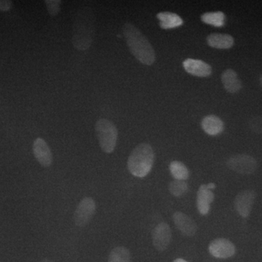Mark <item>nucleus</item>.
Listing matches in <instances>:
<instances>
[{"label":"nucleus","instance_id":"obj_1","mask_svg":"<svg viewBox=\"0 0 262 262\" xmlns=\"http://www.w3.org/2000/svg\"><path fill=\"white\" fill-rule=\"evenodd\" d=\"M94 36V11L89 7H84L76 13L72 37L74 47L78 51H87L92 46Z\"/></svg>","mask_w":262,"mask_h":262},{"label":"nucleus","instance_id":"obj_2","mask_svg":"<svg viewBox=\"0 0 262 262\" xmlns=\"http://www.w3.org/2000/svg\"><path fill=\"white\" fill-rule=\"evenodd\" d=\"M124 37L133 56L143 64L150 66L155 61V52L147 38L135 26L125 24L122 28Z\"/></svg>","mask_w":262,"mask_h":262},{"label":"nucleus","instance_id":"obj_3","mask_svg":"<svg viewBox=\"0 0 262 262\" xmlns=\"http://www.w3.org/2000/svg\"><path fill=\"white\" fill-rule=\"evenodd\" d=\"M155 161L152 147L146 143H141L130 153L127 159V168L134 177L144 178L151 171Z\"/></svg>","mask_w":262,"mask_h":262},{"label":"nucleus","instance_id":"obj_4","mask_svg":"<svg viewBox=\"0 0 262 262\" xmlns=\"http://www.w3.org/2000/svg\"><path fill=\"white\" fill-rule=\"evenodd\" d=\"M99 145L104 152H113L117 145L118 131L115 124L107 119H100L95 126Z\"/></svg>","mask_w":262,"mask_h":262},{"label":"nucleus","instance_id":"obj_5","mask_svg":"<svg viewBox=\"0 0 262 262\" xmlns=\"http://www.w3.org/2000/svg\"><path fill=\"white\" fill-rule=\"evenodd\" d=\"M227 167L236 173L250 175L256 172L258 163L256 159L249 155H236L231 157L227 163Z\"/></svg>","mask_w":262,"mask_h":262},{"label":"nucleus","instance_id":"obj_6","mask_svg":"<svg viewBox=\"0 0 262 262\" xmlns=\"http://www.w3.org/2000/svg\"><path fill=\"white\" fill-rule=\"evenodd\" d=\"M96 211V202L92 198H84L76 208L74 220L79 227H85L94 216Z\"/></svg>","mask_w":262,"mask_h":262},{"label":"nucleus","instance_id":"obj_7","mask_svg":"<svg viewBox=\"0 0 262 262\" xmlns=\"http://www.w3.org/2000/svg\"><path fill=\"white\" fill-rule=\"evenodd\" d=\"M256 198V192L252 189H246L237 194L234 199V208L241 216L247 218L251 214Z\"/></svg>","mask_w":262,"mask_h":262},{"label":"nucleus","instance_id":"obj_8","mask_svg":"<svg viewBox=\"0 0 262 262\" xmlns=\"http://www.w3.org/2000/svg\"><path fill=\"white\" fill-rule=\"evenodd\" d=\"M208 251L212 256L218 258H228L235 254L233 243L226 238H216L210 243Z\"/></svg>","mask_w":262,"mask_h":262},{"label":"nucleus","instance_id":"obj_9","mask_svg":"<svg viewBox=\"0 0 262 262\" xmlns=\"http://www.w3.org/2000/svg\"><path fill=\"white\" fill-rule=\"evenodd\" d=\"M171 238V229L168 224L161 222L155 227L152 232V242L158 251H165L168 248Z\"/></svg>","mask_w":262,"mask_h":262},{"label":"nucleus","instance_id":"obj_10","mask_svg":"<svg viewBox=\"0 0 262 262\" xmlns=\"http://www.w3.org/2000/svg\"><path fill=\"white\" fill-rule=\"evenodd\" d=\"M33 153L38 163L43 167L51 166L53 163V155L46 141L42 138H37L33 144Z\"/></svg>","mask_w":262,"mask_h":262},{"label":"nucleus","instance_id":"obj_11","mask_svg":"<svg viewBox=\"0 0 262 262\" xmlns=\"http://www.w3.org/2000/svg\"><path fill=\"white\" fill-rule=\"evenodd\" d=\"M173 220L177 229L184 235L192 237L196 234V231H198V226H196L195 222L186 213L181 211L175 212L173 215Z\"/></svg>","mask_w":262,"mask_h":262},{"label":"nucleus","instance_id":"obj_12","mask_svg":"<svg viewBox=\"0 0 262 262\" xmlns=\"http://www.w3.org/2000/svg\"><path fill=\"white\" fill-rule=\"evenodd\" d=\"M183 67L188 73L200 77H206L211 75V66L201 60L187 58L183 62Z\"/></svg>","mask_w":262,"mask_h":262},{"label":"nucleus","instance_id":"obj_13","mask_svg":"<svg viewBox=\"0 0 262 262\" xmlns=\"http://www.w3.org/2000/svg\"><path fill=\"white\" fill-rule=\"evenodd\" d=\"M214 196L213 192L207 187V184H202L196 194V207L201 215H205L209 213Z\"/></svg>","mask_w":262,"mask_h":262},{"label":"nucleus","instance_id":"obj_14","mask_svg":"<svg viewBox=\"0 0 262 262\" xmlns=\"http://www.w3.org/2000/svg\"><path fill=\"white\" fill-rule=\"evenodd\" d=\"M208 46L216 49H229L234 46V38L227 34L213 33L207 37Z\"/></svg>","mask_w":262,"mask_h":262},{"label":"nucleus","instance_id":"obj_15","mask_svg":"<svg viewBox=\"0 0 262 262\" xmlns=\"http://www.w3.org/2000/svg\"><path fill=\"white\" fill-rule=\"evenodd\" d=\"M203 130L210 136H216L224 130V122L220 117L211 115L205 117L201 122Z\"/></svg>","mask_w":262,"mask_h":262},{"label":"nucleus","instance_id":"obj_16","mask_svg":"<svg viewBox=\"0 0 262 262\" xmlns=\"http://www.w3.org/2000/svg\"><path fill=\"white\" fill-rule=\"evenodd\" d=\"M222 82L227 92L235 94L239 92L242 88V83L237 77V73L233 70H225L222 75Z\"/></svg>","mask_w":262,"mask_h":262},{"label":"nucleus","instance_id":"obj_17","mask_svg":"<svg viewBox=\"0 0 262 262\" xmlns=\"http://www.w3.org/2000/svg\"><path fill=\"white\" fill-rule=\"evenodd\" d=\"M157 17L159 19L160 27L163 29L177 28L183 24L182 18L179 15L170 12L158 13Z\"/></svg>","mask_w":262,"mask_h":262},{"label":"nucleus","instance_id":"obj_18","mask_svg":"<svg viewBox=\"0 0 262 262\" xmlns=\"http://www.w3.org/2000/svg\"><path fill=\"white\" fill-rule=\"evenodd\" d=\"M169 170L176 180L186 181L189 177L187 167L180 161H172L169 165Z\"/></svg>","mask_w":262,"mask_h":262},{"label":"nucleus","instance_id":"obj_19","mask_svg":"<svg viewBox=\"0 0 262 262\" xmlns=\"http://www.w3.org/2000/svg\"><path fill=\"white\" fill-rule=\"evenodd\" d=\"M225 13L221 11L206 13L201 15V20L203 23L215 27H223L225 24Z\"/></svg>","mask_w":262,"mask_h":262},{"label":"nucleus","instance_id":"obj_20","mask_svg":"<svg viewBox=\"0 0 262 262\" xmlns=\"http://www.w3.org/2000/svg\"><path fill=\"white\" fill-rule=\"evenodd\" d=\"M108 262H130V251L123 246L115 248L110 252Z\"/></svg>","mask_w":262,"mask_h":262},{"label":"nucleus","instance_id":"obj_21","mask_svg":"<svg viewBox=\"0 0 262 262\" xmlns=\"http://www.w3.org/2000/svg\"><path fill=\"white\" fill-rule=\"evenodd\" d=\"M169 191L175 196L184 195L189 190V186L185 181L173 180L169 184Z\"/></svg>","mask_w":262,"mask_h":262},{"label":"nucleus","instance_id":"obj_22","mask_svg":"<svg viewBox=\"0 0 262 262\" xmlns=\"http://www.w3.org/2000/svg\"><path fill=\"white\" fill-rule=\"evenodd\" d=\"M61 3L60 0H46V5L49 14L51 16H56L61 11Z\"/></svg>","mask_w":262,"mask_h":262},{"label":"nucleus","instance_id":"obj_23","mask_svg":"<svg viewBox=\"0 0 262 262\" xmlns=\"http://www.w3.org/2000/svg\"><path fill=\"white\" fill-rule=\"evenodd\" d=\"M250 129L253 132L256 133V134H262V117L256 116L253 117L248 122Z\"/></svg>","mask_w":262,"mask_h":262},{"label":"nucleus","instance_id":"obj_24","mask_svg":"<svg viewBox=\"0 0 262 262\" xmlns=\"http://www.w3.org/2000/svg\"><path fill=\"white\" fill-rule=\"evenodd\" d=\"M13 2L8 0H0V11L6 12L11 9Z\"/></svg>","mask_w":262,"mask_h":262},{"label":"nucleus","instance_id":"obj_25","mask_svg":"<svg viewBox=\"0 0 262 262\" xmlns=\"http://www.w3.org/2000/svg\"><path fill=\"white\" fill-rule=\"evenodd\" d=\"M207 187H208L210 190H212V189H214L216 187V186H215L214 183H209V184H207Z\"/></svg>","mask_w":262,"mask_h":262},{"label":"nucleus","instance_id":"obj_26","mask_svg":"<svg viewBox=\"0 0 262 262\" xmlns=\"http://www.w3.org/2000/svg\"><path fill=\"white\" fill-rule=\"evenodd\" d=\"M173 262H188L186 261V260L183 259V258H177V259L174 260Z\"/></svg>","mask_w":262,"mask_h":262},{"label":"nucleus","instance_id":"obj_27","mask_svg":"<svg viewBox=\"0 0 262 262\" xmlns=\"http://www.w3.org/2000/svg\"><path fill=\"white\" fill-rule=\"evenodd\" d=\"M259 82H260V85H261V87L262 89V75L261 76V77H260Z\"/></svg>","mask_w":262,"mask_h":262},{"label":"nucleus","instance_id":"obj_28","mask_svg":"<svg viewBox=\"0 0 262 262\" xmlns=\"http://www.w3.org/2000/svg\"><path fill=\"white\" fill-rule=\"evenodd\" d=\"M41 262H53V261H51V260H49V259H44V260H42V261Z\"/></svg>","mask_w":262,"mask_h":262}]
</instances>
